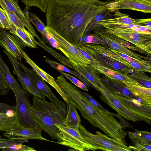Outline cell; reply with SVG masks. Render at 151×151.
Here are the masks:
<instances>
[{"instance_id": "8d00e7d4", "label": "cell", "mask_w": 151, "mask_h": 151, "mask_svg": "<svg viewBox=\"0 0 151 151\" xmlns=\"http://www.w3.org/2000/svg\"><path fill=\"white\" fill-rule=\"evenodd\" d=\"M3 151H36L34 148L20 143L16 144L9 147L2 149Z\"/></svg>"}, {"instance_id": "7bdbcfd3", "label": "cell", "mask_w": 151, "mask_h": 151, "mask_svg": "<svg viewBox=\"0 0 151 151\" xmlns=\"http://www.w3.org/2000/svg\"><path fill=\"white\" fill-rule=\"evenodd\" d=\"M9 111L15 112L16 106L0 102V113L7 114Z\"/></svg>"}, {"instance_id": "7c38bea8", "label": "cell", "mask_w": 151, "mask_h": 151, "mask_svg": "<svg viewBox=\"0 0 151 151\" xmlns=\"http://www.w3.org/2000/svg\"><path fill=\"white\" fill-rule=\"evenodd\" d=\"M0 45L12 56L22 61L24 58L22 51L26 47L15 36L0 28Z\"/></svg>"}, {"instance_id": "9c48e42d", "label": "cell", "mask_w": 151, "mask_h": 151, "mask_svg": "<svg viewBox=\"0 0 151 151\" xmlns=\"http://www.w3.org/2000/svg\"><path fill=\"white\" fill-rule=\"evenodd\" d=\"M102 101L111 107L118 114L126 119L134 122L144 121L141 117L137 115L129 110L114 96L104 83L98 89Z\"/></svg>"}, {"instance_id": "b9f144b4", "label": "cell", "mask_w": 151, "mask_h": 151, "mask_svg": "<svg viewBox=\"0 0 151 151\" xmlns=\"http://www.w3.org/2000/svg\"><path fill=\"white\" fill-rule=\"evenodd\" d=\"M151 144L149 143H138L129 146L132 150L138 151H151Z\"/></svg>"}, {"instance_id": "ac0fdd59", "label": "cell", "mask_w": 151, "mask_h": 151, "mask_svg": "<svg viewBox=\"0 0 151 151\" xmlns=\"http://www.w3.org/2000/svg\"><path fill=\"white\" fill-rule=\"evenodd\" d=\"M22 53L24 56V58L27 63L33 68V69L44 81H45L55 89L65 102H67L68 100L65 93L56 82L54 78L39 67L23 50L22 51Z\"/></svg>"}, {"instance_id": "7402d4cb", "label": "cell", "mask_w": 151, "mask_h": 151, "mask_svg": "<svg viewBox=\"0 0 151 151\" xmlns=\"http://www.w3.org/2000/svg\"><path fill=\"white\" fill-rule=\"evenodd\" d=\"M66 103L67 115L64 120L66 127L78 129L81 124V119L76 109V107L68 101Z\"/></svg>"}, {"instance_id": "d6986e66", "label": "cell", "mask_w": 151, "mask_h": 151, "mask_svg": "<svg viewBox=\"0 0 151 151\" xmlns=\"http://www.w3.org/2000/svg\"><path fill=\"white\" fill-rule=\"evenodd\" d=\"M89 47L104 55L111 57L125 65L132 67L131 63L127 58L122 57L123 53L105 45H98L94 43H84Z\"/></svg>"}, {"instance_id": "277c9868", "label": "cell", "mask_w": 151, "mask_h": 151, "mask_svg": "<svg viewBox=\"0 0 151 151\" xmlns=\"http://www.w3.org/2000/svg\"><path fill=\"white\" fill-rule=\"evenodd\" d=\"M78 130L81 136L89 144L95 147L96 150L107 151H130L129 147L122 142L110 138L101 132L97 131L95 134L87 131L81 124Z\"/></svg>"}, {"instance_id": "4316f807", "label": "cell", "mask_w": 151, "mask_h": 151, "mask_svg": "<svg viewBox=\"0 0 151 151\" xmlns=\"http://www.w3.org/2000/svg\"><path fill=\"white\" fill-rule=\"evenodd\" d=\"M16 113L9 114L0 113V131L6 132L12 127L17 123Z\"/></svg>"}, {"instance_id": "f546056e", "label": "cell", "mask_w": 151, "mask_h": 151, "mask_svg": "<svg viewBox=\"0 0 151 151\" xmlns=\"http://www.w3.org/2000/svg\"><path fill=\"white\" fill-rule=\"evenodd\" d=\"M39 41L37 42V45L42 48L48 52L62 64L73 69L72 66L69 63L66 57L61 55L55 50L47 45L41 38Z\"/></svg>"}, {"instance_id": "8992f818", "label": "cell", "mask_w": 151, "mask_h": 151, "mask_svg": "<svg viewBox=\"0 0 151 151\" xmlns=\"http://www.w3.org/2000/svg\"><path fill=\"white\" fill-rule=\"evenodd\" d=\"M76 47L78 49L85 52L92 62H96L109 69L120 72L126 75H127L133 69L131 67L96 52L88 47L84 43L79 44Z\"/></svg>"}, {"instance_id": "ee69618b", "label": "cell", "mask_w": 151, "mask_h": 151, "mask_svg": "<svg viewBox=\"0 0 151 151\" xmlns=\"http://www.w3.org/2000/svg\"><path fill=\"white\" fill-rule=\"evenodd\" d=\"M135 20L136 25L151 29V19L150 18L143 19H136Z\"/></svg>"}, {"instance_id": "5bb4252c", "label": "cell", "mask_w": 151, "mask_h": 151, "mask_svg": "<svg viewBox=\"0 0 151 151\" xmlns=\"http://www.w3.org/2000/svg\"><path fill=\"white\" fill-rule=\"evenodd\" d=\"M4 52L8 57L14 68L13 72L17 77L22 87L29 94L38 98L45 99V96L41 93L35 86L26 73L17 63L15 58L5 50Z\"/></svg>"}, {"instance_id": "f1b7e54d", "label": "cell", "mask_w": 151, "mask_h": 151, "mask_svg": "<svg viewBox=\"0 0 151 151\" xmlns=\"http://www.w3.org/2000/svg\"><path fill=\"white\" fill-rule=\"evenodd\" d=\"M94 29H96L113 41L119 44L128 49H130L133 51H138L141 53H143L147 55V53L143 50L116 36L105 32L103 31L100 28H96Z\"/></svg>"}, {"instance_id": "d6a6232c", "label": "cell", "mask_w": 151, "mask_h": 151, "mask_svg": "<svg viewBox=\"0 0 151 151\" xmlns=\"http://www.w3.org/2000/svg\"><path fill=\"white\" fill-rule=\"evenodd\" d=\"M49 0H22V2L29 7L36 6L42 12H45Z\"/></svg>"}, {"instance_id": "d590c367", "label": "cell", "mask_w": 151, "mask_h": 151, "mask_svg": "<svg viewBox=\"0 0 151 151\" xmlns=\"http://www.w3.org/2000/svg\"><path fill=\"white\" fill-rule=\"evenodd\" d=\"M27 141L24 140L2 138L0 135V149L9 147L16 144L23 143Z\"/></svg>"}, {"instance_id": "3957f363", "label": "cell", "mask_w": 151, "mask_h": 151, "mask_svg": "<svg viewBox=\"0 0 151 151\" xmlns=\"http://www.w3.org/2000/svg\"><path fill=\"white\" fill-rule=\"evenodd\" d=\"M99 28L105 32L116 36L133 44L145 51L147 56H150L151 29L140 26L117 29Z\"/></svg>"}, {"instance_id": "4dcf8cb0", "label": "cell", "mask_w": 151, "mask_h": 151, "mask_svg": "<svg viewBox=\"0 0 151 151\" xmlns=\"http://www.w3.org/2000/svg\"><path fill=\"white\" fill-rule=\"evenodd\" d=\"M28 17L30 21L34 24L37 30L42 35V40L44 42L50 45L45 36L46 32V26L34 13L32 12H29Z\"/></svg>"}, {"instance_id": "1f68e13d", "label": "cell", "mask_w": 151, "mask_h": 151, "mask_svg": "<svg viewBox=\"0 0 151 151\" xmlns=\"http://www.w3.org/2000/svg\"><path fill=\"white\" fill-rule=\"evenodd\" d=\"M0 5L8 15L12 25L26 30L25 26L20 19L14 13L10 11L6 6L4 0H0Z\"/></svg>"}, {"instance_id": "f35d334b", "label": "cell", "mask_w": 151, "mask_h": 151, "mask_svg": "<svg viewBox=\"0 0 151 151\" xmlns=\"http://www.w3.org/2000/svg\"><path fill=\"white\" fill-rule=\"evenodd\" d=\"M112 15L108 9L98 14L90 23H93L101 20L113 18Z\"/></svg>"}, {"instance_id": "d4e9b609", "label": "cell", "mask_w": 151, "mask_h": 151, "mask_svg": "<svg viewBox=\"0 0 151 151\" xmlns=\"http://www.w3.org/2000/svg\"><path fill=\"white\" fill-rule=\"evenodd\" d=\"M45 61L60 73L62 72H66L73 74L81 80L89 88L90 87H93L91 83L77 71L75 70L72 71L63 64L59 63L48 58L45 59Z\"/></svg>"}, {"instance_id": "5b68a950", "label": "cell", "mask_w": 151, "mask_h": 151, "mask_svg": "<svg viewBox=\"0 0 151 151\" xmlns=\"http://www.w3.org/2000/svg\"><path fill=\"white\" fill-rule=\"evenodd\" d=\"M56 126L61 134L62 141L55 142L73 149L68 150L69 151L96 150L95 147L84 139L78 129L68 127L59 124H56Z\"/></svg>"}, {"instance_id": "52a82bcc", "label": "cell", "mask_w": 151, "mask_h": 151, "mask_svg": "<svg viewBox=\"0 0 151 151\" xmlns=\"http://www.w3.org/2000/svg\"><path fill=\"white\" fill-rule=\"evenodd\" d=\"M46 29L67 52L68 61L72 67L78 65L87 67L88 64H91V61L84 56L76 46L65 40L51 27L46 25Z\"/></svg>"}, {"instance_id": "e0dca14e", "label": "cell", "mask_w": 151, "mask_h": 151, "mask_svg": "<svg viewBox=\"0 0 151 151\" xmlns=\"http://www.w3.org/2000/svg\"><path fill=\"white\" fill-rule=\"evenodd\" d=\"M73 70L78 72L86 79L92 85L93 88L97 91L103 83L100 78L101 73L90 64H88L87 67L78 65L73 66Z\"/></svg>"}, {"instance_id": "8fae6325", "label": "cell", "mask_w": 151, "mask_h": 151, "mask_svg": "<svg viewBox=\"0 0 151 151\" xmlns=\"http://www.w3.org/2000/svg\"><path fill=\"white\" fill-rule=\"evenodd\" d=\"M42 130L36 124L32 127L20 126L17 123L12 128L5 132L4 135L10 139L24 140L37 139L50 141L42 137Z\"/></svg>"}, {"instance_id": "ffe728a7", "label": "cell", "mask_w": 151, "mask_h": 151, "mask_svg": "<svg viewBox=\"0 0 151 151\" xmlns=\"http://www.w3.org/2000/svg\"><path fill=\"white\" fill-rule=\"evenodd\" d=\"M90 65L97 69L101 73L105 75L109 79L122 83L126 82L139 85L129 78L127 75L119 71L109 69L96 62H92Z\"/></svg>"}, {"instance_id": "83f0119b", "label": "cell", "mask_w": 151, "mask_h": 151, "mask_svg": "<svg viewBox=\"0 0 151 151\" xmlns=\"http://www.w3.org/2000/svg\"><path fill=\"white\" fill-rule=\"evenodd\" d=\"M133 70L132 74L127 75L129 78L141 86L151 88V78L148 76L144 72Z\"/></svg>"}, {"instance_id": "6da1fadb", "label": "cell", "mask_w": 151, "mask_h": 151, "mask_svg": "<svg viewBox=\"0 0 151 151\" xmlns=\"http://www.w3.org/2000/svg\"><path fill=\"white\" fill-rule=\"evenodd\" d=\"M100 0H49L45 13L46 25L77 46L94 18L107 9Z\"/></svg>"}, {"instance_id": "60d3db41", "label": "cell", "mask_w": 151, "mask_h": 151, "mask_svg": "<svg viewBox=\"0 0 151 151\" xmlns=\"http://www.w3.org/2000/svg\"><path fill=\"white\" fill-rule=\"evenodd\" d=\"M10 90L0 68V95L6 94Z\"/></svg>"}, {"instance_id": "f6af8a7d", "label": "cell", "mask_w": 151, "mask_h": 151, "mask_svg": "<svg viewBox=\"0 0 151 151\" xmlns=\"http://www.w3.org/2000/svg\"><path fill=\"white\" fill-rule=\"evenodd\" d=\"M109 3L114 1L115 0H105Z\"/></svg>"}, {"instance_id": "484cf974", "label": "cell", "mask_w": 151, "mask_h": 151, "mask_svg": "<svg viewBox=\"0 0 151 151\" xmlns=\"http://www.w3.org/2000/svg\"><path fill=\"white\" fill-rule=\"evenodd\" d=\"M134 132H128V136L134 144L138 143L151 144V133L147 130L140 131L134 129Z\"/></svg>"}, {"instance_id": "cb8c5ba5", "label": "cell", "mask_w": 151, "mask_h": 151, "mask_svg": "<svg viewBox=\"0 0 151 151\" xmlns=\"http://www.w3.org/2000/svg\"><path fill=\"white\" fill-rule=\"evenodd\" d=\"M0 68L8 87L14 92L16 91L24 90L11 73L9 68L2 59L0 53Z\"/></svg>"}, {"instance_id": "ab89813d", "label": "cell", "mask_w": 151, "mask_h": 151, "mask_svg": "<svg viewBox=\"0 0 151 151\" xmlns=\"http://www.w3.org/2000/svg\"><path fill=\"white\" fill-rule=\"evenodd\" d=\"M45 36L46 39L50 43V46L61 51L68 58V56L67 52L59 46L52 35L47 30Z\"/></svg>"}, {"instance_id": "30bf717a", "label": "cell", "mask_w": 151, "mask_h": 151, "mask_svg": "<svg viewBox=\"0 0 151 151\" xmlns=\"http://www.w3.org/2000/svg\"><path fill=\"white\" fill-rule=\"evenodd\" d=\"M114 94L129 110L142 118L148 124H151V104H146L141 100Z\"/></svg>"}, {"instance_id": "ba28073f", "label": "cell", "mask_w": 151, "mask_h": 151, "mask_svg": "<svg viewBox=\"0 0 151 151\" xmlns=\"http://www.w3.org/2000/svg\"><path fill=\"white\" fill-rule=\"evenodd\" d=\"M16 100V111L17 124L25 127H34L35 123L30 113L31 107L29 99V93L24 90L16 91L14 92Z\"/></svg>"}, {"instance_id": "9a60e30c", "label": "cell", "mask_w": 151, "mask_h": 151, "mask_svg": "<svg viewBox=\"0 0 151 151\" xmlns=\"http://www.w3.org/2000/svg\"><path fill=\"white\" fill-rule=\"evenodd\" d=\"M92 31H93V32L91 35L98 38L104 42L106 43V46L108 45L112 49L135 59L140 60H151L150 58L140 55L132 52L124 46L113 41L96 29H93Z\"/></svg>"}, {"instance_id": "836d02e7", "label": "cell", "mask_w": 151, "mask_h": 151, "mask_svg": "<svg viewBox=\"0 0 151 151\" xmlns=\"http://www.w3.org/2000/svg\"><path fill=\"white\" fill-rule=\"evenodd\" d=\"M113 16L119 22L127 25H135V20L130 17L128 14L119 12V10L114 11Z\"/></svg>"}, {"instance_id": "603a6c76", "label": "cell", "mask_w": 151, "mask_h": 151, "mask_svg": "<svg viewBox=\"0 0 151 151\" xmlns=\"http://www.w3.org/2000/svg\"><path fill=\"white\" fill-rule=\"evenodd\" d=\"M127 88L135 96L146 104H151V88L124 82Z\"/></svg>"}, {"instance_id": "e575fe53", "label": "cell", "mask_w": 151, "mask_h": 151, "mask_svg": "<svg viewBox=\"0 0 151 151\" xmlns=\"http://www.w3.org/2000/svg\"><path fill=\"white\" fill-rule=\"evenodd\" d=\"M12 24L6 13L0 7V27L9 30Z\"/></svg>"}, {"instance_id": "4fadbf2b", "label": "cell", "mask_w": 151, "mask_h": 151, "mask_svg": "<svg viewBox=\"0 0 151 151\" xmlns=\"http://www.w3.org/2000/svg\"><path fill=\"white\" fill-rule=\"evenodd\" d=\"M111 12L119 9L137 11L144 13L151 12V0H115L106 5Z\"/></svg>"}, {"instance_id": "2e32d148", "label": "cell", "mask_w": 151, "mask_h": 151, "mask_svg": "<svg viewBox=\"0 0 151 151\" xmlns=\"http://www.w3.org/2000/svg\"><path fill=\"white\" fill-rule=\"evenodd\" d=\"M9 9L14 13L21 20L25 27L31 34L38 40L41 38L37 35L32 26L29 18V7L26 6L24 11H22L18 3L15 0H4Z\"/></svg>"}, {"instance_id": "44dd1931", "label": "cell", "mask_w": 151, "mask_h": 151, "mask_svg": "<svg viewBox=\"0 0 151 151\" xmlns=\"http://www.w3.org/2000/svg\"><path fill=\"white\" fill-rule=\"evenodd\" d=\"M8 30L9 33L15 36L25 46L33 48H37L38 41L28 30H23L12 25Z\"/></svg>"}, {"instance_id": "7a4b0ae2", "label": "cell", "mask_w": 151, "mask_h": 151, "mask_svg": "<svg viewBox=\"0 0 151 151\" xmlns=\"http://www.w3.org/2000/svg\"><path fill=\"white\" fill-rule=\"evenodd\" d=\"M30 114L35 123L53 139L62 141L61 134L56 124L65 126L62 114L55 104L34 96L30 109Z\"/></svg>"}, {"instance_id": "74e56055", "label": "cell", "mask_w": 151, "mask_h": 151, "mask_svg": "<svg viewBox=\"0 0 151 151\" xmlns=\"http://www.w3.org/2000/svg\"><path fill=\"white\" fill-rule=\"evenodd\" d=\"M60 73L61 76L63 77H65L77 86L85 91H88L86 86L77 79L70 75L64 72H62Z\"/></svg>"}]
</instances>
